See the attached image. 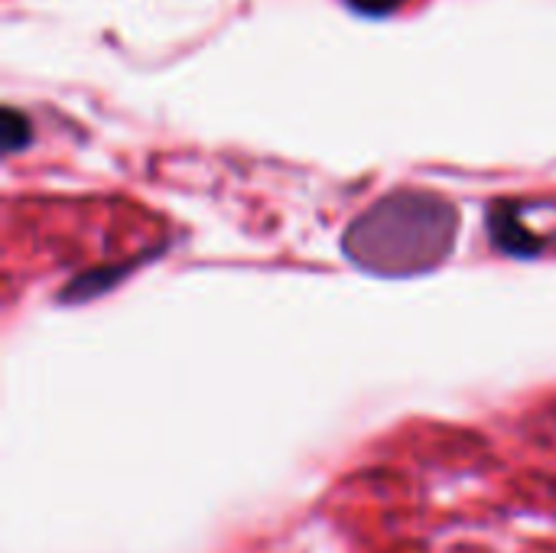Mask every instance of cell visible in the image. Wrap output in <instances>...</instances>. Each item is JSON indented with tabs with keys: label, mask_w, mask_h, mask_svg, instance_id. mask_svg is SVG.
Returning a JSON list of instances; mask_svg holds the SVG:
<instances>
[{
	"label": "cell",
	"mask_w": 556,
	"mask_h": 553,
	"mask_svg": "<svg viewBox=\"0 0 556 553\" xmlns=\"http://www.w3.org/2000/svg\"><path fill=\"white\" fill-rule=\"evenodd\" d=\"M456 209L433 192H394L345 231V254L375 274H414L453 251Z\"/></svg>",
	"instance_id": "obj_1"
},
{
	"label": "cell",
	"mask_w": 556,
	"mask_h": 553,
	"mask_svg": "<svg viewBox=\"0 0 556 553\" xmlns=\"http://www.w3.org/2000/svg\"><path fill=\"white\" fill-rule=\"evenodd\" d=\"M489 231H492V241L508 251V254H518V257H531L544 248V238L538 231H531V225L525 222L521 209L518 205H492L489 212Z\"/></svg>",
	"instance_id": "obj_2"
},
{
	"label": "cell",
	"mask_w": 556,
	"mask_h": 553,
	"mask_svg": "<svg viewBox=\"0 0 556 553\" xmlns=\"http://www.w3.org/2000/svg\"><path fill=\"white\" fill-rule=\"evenodd\" d=\"M352 10H358V13H365V16H384V13H391L401 0H345Z\"/></svg>",
	"instance_id": "obj_4"
},
{
	"label": "cell",
	"mask_w": 556,
	"mask_h": 553,
	"mask_svg": "<svg viewBox=\"0 0 556 553\" xmlns=\"http://www.w3.org/2000/svg\"><path fill=\"white\" fill-rule=\"evenodd\" d=\"M33 137V124L26 114H20L16 108H3V150L16 153L29 143Z\"/></svg>",
	"instance_id": "obj_3"
}]
</instances>
